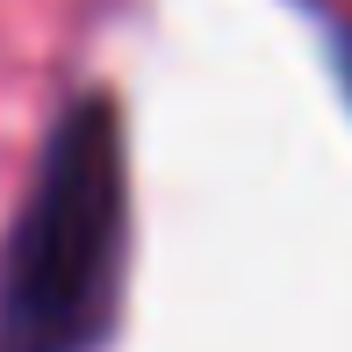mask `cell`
<instances>
[{
	"instance_id": "obj_1",
	"label": "cell",
	"mask_w": 352,
	"mask_h": 352,
	"mask_svg": "<svg viewBox=\"0 0 352 352\" xmlns=\"http://www.w3.org/2000/svg\"><path fill=\"white\" fill-rule=\"evenodd\" d=\"M130 287V130L108 87L58 108L0 237V352H101Z\"/></svg>"
}]
</instances>
